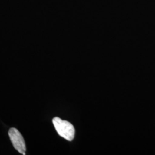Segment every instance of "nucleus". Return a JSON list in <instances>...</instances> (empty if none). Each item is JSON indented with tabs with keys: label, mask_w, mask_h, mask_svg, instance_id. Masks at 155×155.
<instances>
[{
	"label": "nucleus",
	"mask_w": 155,
	"mask_h": 155,
	"mask_svg": "<svg viewBox=\"0 0 155 155\" xmlns=\"http://www.w3.org/2000/svg\"><path fill=\"white\" fill-rule=\"evenodd\" d=\"M56 132L60 136L68 141H72L75 137V128L70 122L55 117L52 120Z\"/></svg>",
	"instance_id": "1"
},
{
	"label": "nucleus",
	"mask_w": 155,
	"mask_h": 155,
	"mask_svg": "<svg viewBox=\"0 0 155 155\" xmlns=\"http://www.w3.org/2000/svg\"><path fill=\"white\" fill-rule=\"evenodd\" d=\"M9 136L14 148L20 153L25 155L26 145L22 134L15 127H12L9 130Z\"/></svg>",
	"instance_id": "2"
}]
</instances>
